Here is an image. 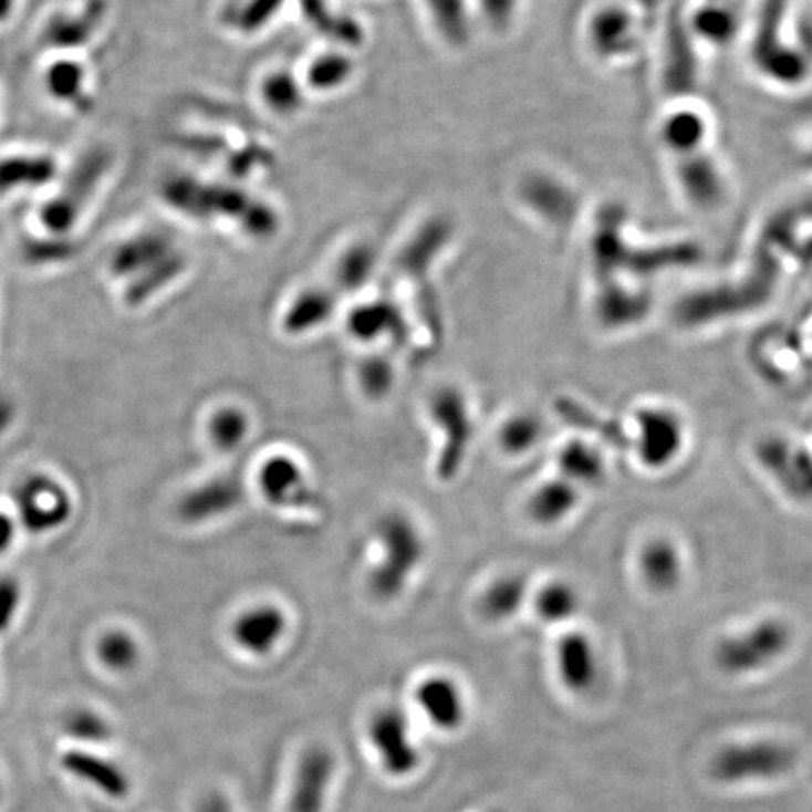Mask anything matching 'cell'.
I'll list each match as a JSON object with an SVG mask.
<instances>
[{"mask_svg": "<svg viewBox=\"0 0 812 812\" xmlns=\"http://www.w3.org/2000/svg\"><path fill=\"white\" fill-rule=\"evenodd\" d=\"M381 548L378 563L369 570L367 589L378 602H394L403 596L427 556V540L410 513L394 510L384 513L375 529Z\"/></svg>", "mask_w": 812, "mask_h": 812, "instance_id": "6da1fadb", "label": "cell"}, {"mask_svg": "<svg viewBox=\"0 0 812 812\" xmlns=\"http://www.w3.org/2000/svg\"><path fill=\"white\" fill-rule=\"evenodd\" d=\"M429 418L443 435L440 451L435 461V475L440 481H451L462 469L472 443V414L469 399L461 388L446 384L429 397Z\"/></svg>", "mask_w": 812, "mask_h": 812, "instance_id": "7a4b0ae2", "label": "cell"}, {"mask_svg": "<svg viewBox=\"0 0 812 812\" xmlns=\"http://www.w3.org/2000/svg\"><path fill=\"white\" fill-rule=\"evenodd\" d=\"M367 743L378 768L392 779H408L421 766V749L413 722L399 706H382L367 722Z\"/></svg>", "mask_w": 812, "mask_h": 812, "instance_id": "3957f363", "label": "cell"}, {"mask_svg": "<svg viewBox=\"0 0 812 812\" xmlns=\"http://www.w3.org/2000/svg\"><path fill=\"white\" fill-rule=\"evenodd\" d=\"M794 750L777 741L726 745L711 760V777L722 784L773 781L792 771Z\"/></svg>", "mask_w": 812, "mask_h": 812, "instance_id": "277c9868", "label": "cell"}, {"mask_svg": "<svg viewBox=\"0 0 812 812\" xmlns=\"http://www.w3.org/2000/svg\"><path fill=\"white\" fill-rule=\"evenodd\" d=\"M107 168V155L104 150H93L80 163L74 164L63 185L51 200L40 209V222L51 236L64 238L80 222L89 201L101 187V179Z\"/></svg>", "mask_w": 812, "mask_h": 812, "instance_id": "5b68a950", "label": "cell"}, {"mask_svg": "<svg viewBox=\"0 0 812 812\" xmlns=\"http://www.w3.org/2000/svg\"><path fill=\"white\" fill-rule=\"evenodd\" d=\"M258 489L263 500L287 512H319L324 500L294 456L273 454L260 465Z\"/></svg>", "mask_w": 812, "mask_h": 812, "instance_id": "8992f818", "label": "cell"}, {"mask_svg": "<svg viewBox=\"0 0 812 812\" xmlns=\"http://www.w3.org/2000/svg\"><path fill=\"white\" fill-rule=\"evenodd\" d=\"M244 500L243 476L238 470H228L188 489L177 504V516L187 525H207L236 512Z\"/></svg>", "mask_w": 812, "mask_h": 812, "instance_id": "52a82bcc", "label": "cell"}, {"mask_svg": "<svg viewBox=\"0 0 812 812\" xmlns=\"http://www.w3.org/2000/svg\"><path fill=\"white\" fill-rule=\"evenodd\" d=\"M788 634L777 623H762L747 631L743 636L730 637L720 644L717 663L726 674H754L768 668L784 653Z\"/></svg>", "mask_w": 812, "mask_h": 812, "instance_id": "ba28073f", "label": "cell"}, {"mask_svg": "<svg viewBox=\"0 0 812 812\" xmlns=\"http://www.w3.org/2000/svg\"><path fill=\"white\" fill-rule=\"evenodd\" d=\"M290 626L287 610L275 602L244 607L231 621L230 637L236 649L252 658H268L284 642Z\"/></svg>", "mask_w": 812, "mask_h": 812, "instance_id": "9c48e42d", "label": "cell"}, {"mask_svg": "<svg viewBox=\"0 0 812 812\" xmlns=\"http://www.w3.org/2000/svg\"><path fill=\"white\" fill-rule=\"evenodd\" d=\"M413 700L425 722L440 733H456L467 722V694L451 675H425L414 687Z\"/></svg>", "mask_w": 812, "mask_h": 812, "instance_id": "30bf717a", "label": "cell"}, {"mask_svg": "<svg viewBox=\"0 0 812 812\" xmlns=\"http://www.w3.org/2000/svg\"><path fill=\"white\" fill-rule=\"evenodd\" d=\"M335 757L325 747H311L295 766L288 811L324 812L335 779Z\"/></svg>", "mask_w": 812, "mask_h": 812, "instance_id": "8fae6325", "label": "cell"}, {"mask_svg": "<svg viewBox=\"0 0 812 812\" xmlns=\"http://www.w3.org/2000/svg\"><path fill=\"white\" fill-rule=\"evenodd\" d=\"M556 672L570 693L585 694L598 677V660L593 644L583 634H569L556 647Z\"/></svg>", "mask_w": 812, "mask_h": 812, "instance_id": "7c38bea8", "label": "cell"}, {"mask_svg": "<svg viewBox=\"0 0 812 812\" xmlns=\"http://www.w3.org/2000/svg\"><path fill=\"white\" fill-rule=\"evenodd\" d=\"M348 330L357 341H363V343L405 335V324H403L399 311L384 301L357 306L348 320Z\"/></svg>", "mask_w": 812, "mask_h": 812, "instance_id": "4fadbf2b", "label": "cell"}, {"mask_svg": "<svg viewBox=\"0 0 812 812\" xmlns=\"http://www.w3.org/2000/svg\"><path fill=\"white\" fill-rule=\"evenodd\" d=\"M55 177V163L45 155L0 158V192L42 187Z\"/></svg>", "mask_w": 812, "mask_h": 812, "instance_id": "5bb4252c", "label": "cell"}, {"mask_svg": "<svg viewBox=\"0 0 812 812\" xmlns=\"http://www.w3.org/2000/svg\"><path fill=\"white\" fill-rule=\"evenodd\" d=\"M101 15L89 7L80 13H61L51 19L44 29V42L55 50L82 48L96 32Z\"/></svg>", "mask_w": 812, "mask_h": 812, "instance_id": "9a60e30c", "label": "cell"}, {"mask_svg": "<svg viewBox=\"0 0 812 812\" xmlns=\"http://www.w3.org/2000/svg\"><path fill=\"white\" fill-rule=\"evenodd\" d=\"M250 427H252L250 416L241 406H220L209 416L207 437L219 454H231L247 443Z\"/></svg>", "mask_w": 812, "mask_h": 812, "instance_id": "2e32d148", "label": "cell"}, {"mask_svg": "<svg viewBox=\"0 0 812 812\" xmlns=\"http://www.w3.org/2000/svg\"><path fill=\"white\" fill-rule=\"evenodd\" d=\"M642 424V456L647 462L668 461L679 448V424L666 413H647Z\"/></svg>", "mask_w": 812, "mask_h": 812, "instance_id": "e0dca14e", "label": "cell"}, {"mask_svg": "<svg viewBox=\"0 0 812 812\" xmlns=\"http://www.w3.org/2000/svg\"><path fill=\"white\" fill-rule=\"evenodd\" d=\"M525 596V580L521 575H502L481 593L480 613L489 621H504L519 612Z\"/></svg>", "mask_w": 812, "mask_h": 812, "instance_id": "ac0fdd59", "label": "cell"}, {"mask_svg": "<svg viewBox=\"0 0 812 812\" xmlns=\"http://www.w3.org/2000/svg\"><path fill=\"white\" fill-rule=\"evenodd\" d=\"M333 306L335 303L330 295L320 292L301 295L284 314V332L290 335H305L313 332L314 327H320L332 316Z\"/></svg>", "mask_w": 812, "mask_h": 812, "instance_id": "d6986e66", "label": "cell"}, {"mask_svg": "<svg viewBox=\"0 0 812 812\" xmlns=\"http://www.w3.org/2000/svg\"><path fill=\"white\" fill-rule=\"evenodd\" d=\"M395 375L394 362L384 354H371L357 363V386L369 400L386 399L394 389Z\"/></svg>", "mask_w": 812, "mask_h": 812, "instance_id": "ffe728a7", "label": "cell"}, {"mask_svg": "<svg viewBox=\"0 0 812 812\" xmlns=\"http://www.w3.org/2000/svg\"><path fill=\"white\" fill-rule=\"evenodd\" d=\"M66 763H69V768L75 771L77 775L93 781L96 787L106 790L107 794H126L128 784H126L125 775L121 773L119 769L113 768L110 763L96 760V758L82 757V754H74V757L66 758Z\"/></svg>", "mask_w": 812, "mask_h": 812, "instance_id": "44dd1931", "label": "cell"}, {"mask_svg": "<svg viewBox=\"0 0 812 812\" xmlns=\"http://www.w3.org/2000/svg\"><path fill=\"white\" fill-rule=\"evenodd\" d=\"M45 83H48L51 96H55L56 101L64 102V104H77L85 93L83 91L85 72L77 63L61 61L55 66H51Z\"/></svg>", "mask_w": 812, "mask_h": 812, "instance_id": "7402d4cb", "label": "cell"}, {"mask_svg": "<svg viewBox=\"0 0 812 812\" xmlns=\"http://www.w3.org/2000/svg\"><path fill=\"white\" fill-rule=\"evenodd\" d=\"M577 598L574 591L564 585H548L537 596V610L540 617L551 623L569 618L570 613L575 612Z\"/></svg>", "mask_w": 812, "mask_h": 812, "instance_id": "603a6c76", "label": "cell"}, {"mask_svg": "<svg viewBox=\"0 0 812 812\" xmlns=\"http://www.w3.org/2000/svg\"><path fill=\"white\" fill-rule=\"evenodd\" d=\"M642 561L649 582L663 585L675 582L679 572V561L669 545H653L649 550H645Z\"/></svg>", "mask_w": 812, "mask_h": 812, "instance_id": "cb8c5ba5", "label": "cell"}, {"mask_svg": "<svg viewBox=\"0 0 812 812\" xmlns=\"http://www.w3.org/2000/svg\"><path fill=\"white\" fill-rule=\"evenodd\" d=\"M534 438H537V421L531 416H516L500 433V443L510 454L527 450L534 443Z\"/></svg>", "mask_w": 812, "mask_h": 812, "instance_id": "d4e9b609", "label": "cell"}, {"mask_svg": "<svg viewBox=\"0 0 812 812\" xmlns=\"http://www.w3.org/2000/svg\"><path fill=\"white\" fill-rule=\"evenodd\" d=\"M104 658L113 668L128 669L136 664L138 658V645L132 642L125 634L110 637L104 647Z\"/></svg>", "mask_w": 812, "mask_h": 812, "instance_id": "484cf974", "label": "cell"}, {"mask_svg": "<svg viewBox=\"0 0 812 812\" xmlns=\"http://www.w3.org/2000/svg\"><path fill=\"white\" fill-rule=\"evenodd\" d=\"M13 4H15V0H0V23L2 21H7L8 18H10V13H12Z\"/></svg>", "mask_w": 812, "mask_h": 812, "instance_id": "4316f807", "label": "cell"}]
</instances>
